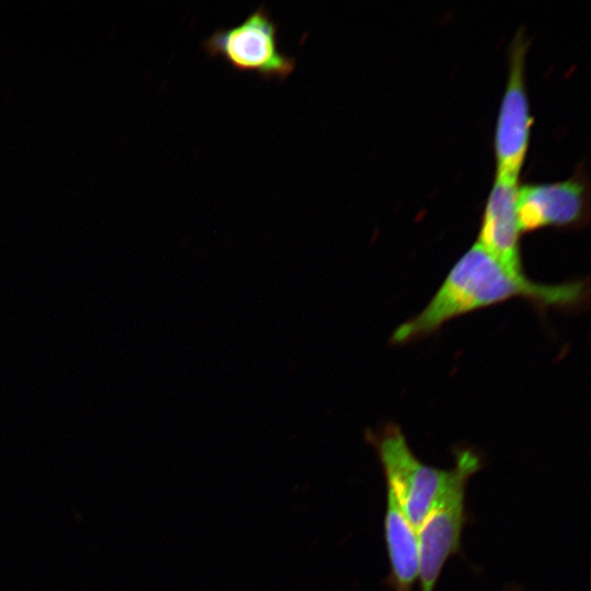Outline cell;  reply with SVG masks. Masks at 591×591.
<instances>
[{"label":"cell","mask_w":591,"mask_h":591,"mask_svg":"<svg viewBox=\"0 0 591 591\" xmlns=\"http://www.w3.org/2000/svg\"><path fill=\"white\" fill-rule=\"evenodd\" d=\"M589 297L588 282L571 280L551 285L509 271L475 242L454 264L428 304L401 324L391 343L403 345L437 332L448 321L513 298L525 299L540 310H573Z\"/></svg>","instance_id":"obj_1"},{"label":"cell","mask_w":591,"mask_h":591,"mask_svg":"<svg viewBox=\"0 0 591 591\" xmlns=\"http://www.w3.org/2000/svg\"><path fill=\"white\" fill-rule=\"evenodd\" d=\"M453 459V479L416 530L420 591H434L447 561L461 553L462 532L468 521L466 486L484 465L477 451L468 447L454 448Z\"/></svg>","instance_id":"obj_2"},{"label":"cell","mask_w":591,"mask_h":591,"mask_svg":"<svg viewBox=\"0 0 591 591\" xmlns=\"http://www.w3.org/2000/svg\"><path fill=\"white\" fill-rule=\"evenodd\" d=\"M366 439L376 452L386 488L417 530L453 479L454 466L444 470L420 461L394 422L367 430Z\"/></svg>","instance_id":"obj_3"},{"label":"cell","mask_w":591,"mask_h":591,"mask_svg":"<svg viewBox=\"0 0 591 591\" xmlns=\"http://www.w3.org/2000/svg\"><path fill=\"white\" fill-rule=\"evenodd\" d=\"M202 47L210 58H222L234 70L252 72L264 80L283 81L297 67L296 58L279 48V25L265 5L232 27L217 28Z\"/></svg>","instance_id":"obj_4"},{"label":"cell","mask_w":591,"mask_h":591,"mask_svg":"<svg viewBox=\"0 0 591 591\" xmlns=\"http://www.w3.org/2000/svg\"><path fill=\"white\" fill-rule=\"evenodd\" d=\"M528 47L520 28L510 44L508 80L495 130L496 174L515 178L526 155L532 125L524 77Z\"/></svg>","instance_id":"obj_5"},{"label":"cell","mask_w":591,"mask_h":591,"mask_svg":"<svg viewBox=\"0 0 591 591\" xmlns=\"http://www.w3.org/2000/svg\"><path fill=\"white\" fill-rule=\"evenodd\" d=\"M588 213L589 186L582 172L559 182L519 185L517 216L521 233L581 227Z\"/></svg>","instance_id":"obj_6"},{"label":"cell","mask_w":591,"mask_h":591,"mask_svg":"<svg viewBox=\"0 0 591 591\" xmlns=\"http://www.w3.org/2000/svg\"><path fill=\"white\" fill-rule=\"evenodd\" d=\"M518 188V178L496 174L476 242L509 271L524 275L520 250L522 233L517 216Z\"/></svg>","instance_id":"obj_7"},{"label":"cell","mask_w":591,"mask_h":591,"mask_svg":"<svg viewBox=\"0 0 591 591\" xmlns=\"http://www.w3.org/2000/svg\"><path fill=\"white\" fill-rule=\"evenodd\" d=\"M383 537L390 565V573L383 583L392 591H413L419 578L417 531L389 488H386Z\"/></svg>","instance_id":"obj_8"},{"label":"cell","mask_w":591,"mask_h":591,"mask_svg":"<svg viewBox=\"0 0 591 591\" xmlns=\"http://www.w3.org/2000/svg\"><path fill=\"white\" fill-rule=\"evenodd\" d=\"M502 591H522V589L517 584H509Z\"/></svg>","instance_id":"obj_9"}]
</instances>
